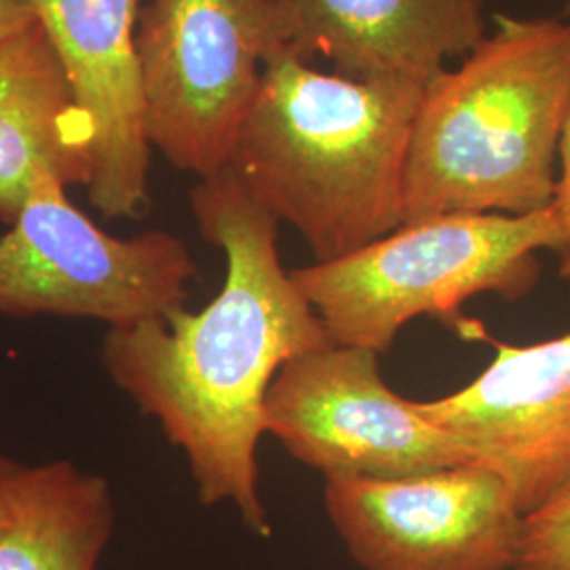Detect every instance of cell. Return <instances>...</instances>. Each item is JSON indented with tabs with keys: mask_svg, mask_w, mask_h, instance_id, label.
Returning <instances> with one entry per match:
<instances>
[{
	"mask_svg": "<svg viewBox=\"0 0 570 570\" xmlns=\"http://www.w3.org/2000/svg\"><path fill=\"white\" fill-rule=\"evenodd\" d=\"M202 237L225 254V284L207 305L104 332L112 385L183 450L199 501L228 503L261 539L258 446L279 370L330 345L327 330L279 256V220L225 167L188 193Z\"/></svg>",
	"mask_w": 570,
	"mask_h": 570,
	"instance_id": "1",
	"label": "cell"
},
{
	"mask_svg": "<svg viewBox=\"0 0 570 570\" xmlns=\"http://www.w3.org/2000/svg\"><path fill=\"white\" fill-rule=\"evenodd\" d=\"M425 85L324 72L282 47L233 144L228 167L315 263L404 223V167Z\"/></svg>",
	"mask_w": 570,
	"mask_h": 570,
	"instance_id": "2",
	"label": "cell"
},
{
	"mask_svg": "<svg viewBox=\"0 0 570 570\" xmlns=\"http://www.w3.org/2000/svg\"><path fill=\"white\" fill-rule=\"evenodd\" d=\"M492 21L456 68L423 87L404 167V223L524 216L551 205L570 112V20L497 13Z\"/></svg>",
	"mask_w": 570,
	"mask_h": 570,
	"instance_id": "3",
	"label": "cell"
},
{
	"mask_svg": "<svg viewBox=\"0 0 570 570\" xmlns=\"http://www.w3.org/2000/svg\"><path fill=\"white\" fill-rule=\"evenodd\" d=\"M558 237L553 209L534 214H442L404 223L346 256L292 268L334 345L385 353L419 317L463 338L487 332L461 306L482 294L520 301L541 277L539 252Z\"/></svg>",
	"mask_w": 570,
	"mask_h": 570,
	"instance_id": "4",
	"label": "cell"
},
{
	"mask_svg": "<svg viewBox=\"0 0 570 570\" xmlns=\"http://www.w3.org/2000/svg\"><path fill=\"white\" fill-rule=\"evenodd\" d=\"M195 275L197 263L174 233L117 237L47 178L0 235V317L136 326L186 306Z\"/></svg>",
	"mask_w": 570,
	"mask_h": 570,
	"instance_id": "5",
	"label": "cell"
},
{
	"mask_svg": "<svg viewBox=\"0 0 570 570\" xmlns=\"http://www.w3.org/2000/svg\"><path fill=\"white\" fill-rule=\"evenodd\" d=\"M282 47L273 0H146L138 58L153 150L199 180L228 167L266 61Z\"/></svg>",
	"mask_w": 570,
	"mask_h": 570,
	"instance_id": "6",
	"label": "cell"
},
{
	"mask_svg": "<svg viewBox=\"0 0 570 570\" xmlns=\"http://www.w3.org/2000/svg\"><path fill=\"white\" fill-rule=\"evenodd\" d=\"M266 433L326 480H395L469 465L465 449L383 381L379 353L330 345L287 362L268 389Z\"/></svg>",
	"mask_w": 570,
	"mask_h": 570,
	"instance_id": "7",
	"label": "cell"
},
{
	"mask_svg": "<svg viewBox=\"0 0 570 570\" xmlns=\"http://www.w3.org/2000/svg\"><path fill=\"white\" fill-rule=\"evenodd\" d=\"M324 505L364 570H513L524 513L487 468L326 480Z\"/></svg>",
	"mask_w": 570,
	"mask_h": 570,
	"instance_id": "8",
	"label": "cell"
},
{
	"mask_svg": "<svg viewBox=\"0 0 570 570\" xmlns=\"http://www.w3.org/2000/svg\"><path fill=\"white\" fill-rule=\"evenodd\" d=\"M490 366L419 412L459 440L469 465L494 471L524 515L570 494V332L518 346L489 332Z\"/></svg>",
	"mask_w": 570,
	"mask_h": 570,
	"instance_id": "9",
	"label": "cell"
},
{
	"mask_svg": "<svg viewBox=\"0 0 570 570\" xmlns=\"http://www.w3.org/2000/svg\"><path fill=\"white\" fill-rule=\"evenodd\" d=\"M37 20L94 129L89 204L106 220L140 218L150 204L153 146L138 58V0H32Z\"/></svg>",
	"mask_w": 570,
	"mask_h": 570,
	"instance_id": "10",
	"label": "cell"
},
{
	"mask_svg": "<svg viewBox=\"0 0 570 570\" xmlns=\"http://www.w3.org/2000/svg\"><path fill=\"white\" fill-rule=\"evenodd\" d=\"M285 47L366 81L425 85L487 37V0H273Z\"/></svg>",
	"mask_w": 570,
	"mask_h": 570,
	"instance_id": "11",
	"label": "cell"
},
{
	"mask_svg": "<svg viewBox=\"0 0 570 570\" xmlns=\"http://www.w3.org/2000/svg\"><path fill=\"white\" fill-rule=\"evenodd\" d=\"M94 129L39 21L0 41V223L11 226L51 178L89 186Z\"/></svg>",
	"mask_w": 570,
	"mask_h": 570,
	"instance_id": "12",
	"label": "cell"
},
{
	"mask_svg": "<svg viewBox=\"0 0 570 570\" xmlns=\"http://www.w3.org/2000/svg\"><path fill=\"white\" fill-rule=\"evenodd\" d=\"M115 520L100 473L0 454V570H98Z\"/></svg>",
	"mask_w": 570,
	"mask_h": 570,
	"instance_id": "13",
	"label": "cell"
},
{
	"mask_svg": "<svg viewBox=\"0 0 570 570\" xmlns=\"http://www.w3.org/2000/svg\"><path fill=\"white\" fill-rule=\"evenodd\" d=\"M513 570H570V494L524 515Z\"/></svg>",
	"mask_w": 570,
	"mask_h": 570,
	"instance_id": "14",
	"label": "cell"
},
{
	"mask_svg": "<svg viewBox=\"0 0 570 570\" xmlns=\"http://www.w3.org/2000/svg\"><path fill=\"white\" fill-rule=\"evenodd\" d=\"M558 178H556V190L551 199V209L558 223V237L550 249L551 256L556 258L558 275L562 279H570V112L562 129V138L558 146Z\"/></svg>",
	"mask_w": 570,
	"mask_h": 570,
	"instance_id": "15",
	"label": "cell"
},
{
	"mask_svg": "<svg viewBox=\"0 0 570 570\" xmlns=\"http://www.w3.org/2000/svg\"><path fill=\"white\" fill-rule=\"evenodd\" d=\"M37 20L32 0H0V41L21 32Z\"/></svg>",
	"mask_w": 570,
	"mask_h": 570,
	"instance_id": "16",
	"label": "cell"
},
{
	"mask_svg": "<svg viewBox=\"0 0 570 570\" xmlns=\"http://www.w3.org/2000/svg\"><path fill=\"white\" fill-rule=\"evenodd\" d=\"M562 18H567V20H570V0L567 2V7L562 9Z\"/></svg>",
	"mask_w": 570,
	"mask_h": 570,
	"instance_id": "17",
	"label": "cell"
}]
</instances>
